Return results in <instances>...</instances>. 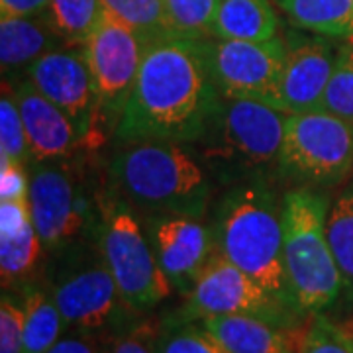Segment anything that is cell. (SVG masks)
Wrapping results in <instances>:
<instances>
[{"label":"cell","mask_w":353,"mask_h":353,"mask_svg":"<svg viewBox=\"0 0 353 353\" xmlns=\"http://www.w3.org/2000/svg\"><path fill=\"white\" fill-rule=\"evenodd\" d=\"M220 104L208 39H157L143 50L138 79L114 132L120 141H194L212 126Z\"/></svg>","instance_id":"6da1fadb"},{"label":"cell","mask_w":353,"mask_h":353,"mask_svg":"<svg viewBox=\"0 0 353 353\" xmlns=\"http://www.w3.org/2000/svg\"><path fill=\"white\" fill-rule=\"evenodd\" d=\"M214 236L218 252L296 310L285 269L283 202L265 181L245 183L228 192L216 212Z\"/></svg>","instance_id":"7a4b0ae2"},{"label":"cell","mask_w":353,"mask_h":353,"mask_svg":"<svg viewBox=\"0 0 353 353\" xmlns=\"http://www.w3.org/2000/svg\"><path fill=\"white\" fill-rule=\"evenodd\" d=\"M122 143L110 161L114 192L148 216H204L210 187L189 153L163 139Z\"/></svg>","instance_id":"3957f363"},{"label":"cell","mask_w":353,"mask_h":353,"mask_svg":"<svg viewBox=\"0 0 353 353\" xmlns=\"http://www.w3.org/2000/svg\"><path fill=\"white\" fill-rule=\"evenodd\" d=\"M328 196L308 187L283 196L285 269L290 296L303 316L322 314L341 296V277L330 250Z\"/></svg>","instance_id":"277c9868"},{"label":"cell","mask_w":353,"mask_h":353,"mask_svg":"<svg viewBox=\"0 0 353 353\" xmlns=\"http://www.w3.org/2000/svg\"><path fill=\"white\" fill-rule=\"evenodd\" d=\"M99 196V222L94 238L118 290L130 310L145 312L171 294V283L159 267L148 232L134 208L118 192Z\"/></svg>","instance_id":"5b68a950"},{"label":"cell","mask_w":353,"mask_h":353,"mask_svg":"<svg viewBox=\"0 0 353 353\" xmlns=\"http://www.w3.org/2000/svg\"><path fill=\"white\" fill-rule=\"evenodd\" d=\"M277 161L289 179L336 185L353 169V124L324 110L289 114Z\"/></svg>","instance_id":"8992f818"},{"label":"cell","mask_w":353,"mask_h":353,"mask_svg":"<svg viewBox=\"0 0 353 353\" xmlns=\"http://www.w3.org/2000/svg\"><path fill=\"white\" fill-rule=\"evenodd\" d=\"M32 220L46 252L71 248L87 228H97L99 196H88L83 176L65 161H39L30 175Z\"/></svg>","instance_id":"52a82bcc"},{"label":"cell","mask_w":353,"mask_h":353,"mask_svg":"<svg viewBox=\"0 0 353 353\" xmlns=\"http://www.w3.org/2000/svg\"><path fill=\"white\" fill-rule=\"evenodd\" d=\"M185 312L192 318L206 316H253L287 328L310 316L299 314L243 273L220 252L201 271L187 294Z\"/></svg>","instance_id":"ba28073f"},{"label":"cell","mask_w":353,"mask_h":353,"mask_svg":"<svg viewBox=\"0 0 353 353\" xmlns=\"http://www.w3.org/2000/svg\"><path fill=\"white\" fill-rule=\"evenodd\" d=\"M83 48L97 88L99 114L118 126L138 79L145 43L130 26L104 10Z\"/></svg>","instance_id":"9c48e42d"},{"label":"cell","mask_w":353,"mask_h":353,"mask_svg":"<svg viewBox=\"0 0 353 353\" xmlns=\"http://www.w3.org/2000/svg\"><path fill=\"white\" fill-rule=\"evenodd\" d=\"M210 69L220 94L250 99L279 108V87L287 43L279 36L265 41L208 39Z\"/></svg>","instance_id":"30bf717a"},{"label":"cell","mask_w":353,"mask_h":353,"mask_svg":"<svg viewBox=\"0 0 353 353\" xmlns=\"http://www.w3.org/2000/svg\"><path fill=\"white\" fill-rule=\"evenodd\" d=\"M26 77L71 118L81 141L87 138L99 116V101L85 48L63 43L48 51L34 61Z\"/></svg>","instance_id":"8fae6325"},{"label":"cell","mask_w":353,"mask_h":353,"mask_svg":"<svg viewBox=\"0 0 353 353\" xmlns=\"http://www.w3.org/2000/svg\"><path fill=\"white\" fill-rule=\"evenodd\" d=\"M51 294L65 326L71 330L108 328L118 320L122 306L128 308L102 255L101 259L71 265L53 283Z\"/></svg>","instance_id":"7c38bea8"},{"label":"cell","mask_w":353,"mask_h":353,"mask_svg":"<svg viewBox=\"0 0 353 353\" xmlns=\"http://www.w3.org/2000/svg\"><path fill=\"white\" fill-rule=\"evenodd\" d=\"M145 232L171 287L189 294L201 271L218 252L214 228L192 216H148Z\"/></svg>","instance_id":"4fadbf2b"},{"label":"cell","mask_w":353,"mask_h":353,"mask_svg":"<svg viewBox=\"0 0 353 353\" xmlns=\"http://www.w3.org/2000/svg\"><path fill=\"white\" fill-rule=\"evenodd\" d=\"M289 114L250 99L222 97L216 114L222 152L248 165H267L279 159Z\"/></svg>","instance_id":"5bb4252c"},{"label":"cell","mask_w":353,"mask_h":353,"mask_svg":"<svg viewBox=\"0 0 353 353\" xmlns=\"http://www.w3.org/2000/svg\"><path fill=\"white\" fill-rule=\"evenodd\" d=\"M336 59L338 46L324 36L294 39L289 43L279 87V110L287 114L318 110Z\"/></svg>","instance_id":"9a60e30c"},{"label":"cell","mask_w":353,"mask_h":353,"mask_svg":"<svg viewBox=\"0 0 353 353\" xmlns=\"http://www.w3.org/2000/svg\"><path fill=\"white\" fill-rule=\"evenodd\" d=\"M12 90L24 122L30 153L36 163L63 159L75 150L81 136L59 106L46 99L28 77H18L12 83Z\"/></svg>","instance_id":"2e32d148"},{"label":"cell","mask_w":353,"mask_h":353,"mask_svg":"<svg viewBox=\"0 0 353 353\" xmlns=\"http://www.w3.org/2000/svg\"><path fill=\"white\" fill-rule=\"evenodd\" d=\"M312 318L287 328L253 316H206L201 322L228 353H303Z\"/></svg>","instance_id":"e0dca14e"},{"label":"cell","mask_w":353,"mask_h":353,"mask_svg":"<svg viewBox=\"0 0 353 353\" xmlns=\"http://www.w3.org/2000/svg\"><path fill=\"white\" fill-rule=\"evenodd\" d=\"M48 12L36 16H0V65L8 79H18L48 51L63 46Z\"/></svg>","instance_id":"ac0fdd59"},{"label":"cell","mask_w":353,"mask_h":353,"mask_svg":"<svg viewBox=\"0 0 353 353\" xmlns=\"http://www.w3.org/2000/svg\"><path fill=\"white\" fill-rule=\"evenodd\" d=\"M279 18L269 0H222L212 38L265 41L277 36Z\"/></svg>","instance_id":"d6986e66"},{"label":"cell","mask_w":353,"mask_h":353,"mask_svg":"<svg viewBox=\"0 0 353 353\" xmlns=\"http://www.w3.org/2000/svg\"><path fill=\"white\" fill-rule=\"evenodd\" d=\"M289 22L324 38L353 36V0H275Z\"/></svg>","instance_id":"ffe728a7"},{"label":"cell","mask_w":353,"mask_h":353,"mask_svg":"<svg viewBox=\"0 0 353 353\" xmlns=\"http://www.w3.org/2000/svg\"><path fill=\"white\" fill-rule=\"evenodd\" d=\"M24 352L48 353L63 336L65 320L53 294L46 289L24 287Z\"/></svg>","instance_id":"44dd1931"},{"label":"cell","mask_w":353,"mask_h":353,"mask_svg":"<svg viewBox=\"0 0 353 353\" xmlns=\"http://www.w3.org/2000/svg\"><path fill=\"white\" fill-rule=\"evenodd\" d=\"M326 234L340 271L341 296L353 308V187L343 190L330 206Z\"/></svg>","instance_id":"7402d4cb"},{"label":"cell","mask_w":353,"mask_h":353,"mask_svg":"<svg viewBox=\"0 0 353 353\" xmlns=\"http://www.w3.org/2000/svg\"><path fill=\"white\" fill-rule=\"evenodd\" d=\"M43 250L34 224L14 236H0V277L4 290L16 285H30Z\"/></svg>","instance_id":"603a6c76"},{"label":"cell","mask_w":353,"mask_h":353,"mask_svg":"<svg viewBox=\"0 0 353 353\" xmlns=\"http://www.w3.org/2000/svg\"><path fill=\"white\" fill-rule=\"evenodd\" d=\"M157 353H228L226 347L204 328L199 318L185 310L159 322L155 336Z\"/></svg>","instance_id":"cb8c5ba5"},{"label":"cell","mask_w":353,"mask_h":353,"mask_svg":"<svg viewBox=\"0 0 353 353\" xmlns=\"http://www.w3.org/2000/svg\"><path fill=\"white\" fill-rule=\"evenodd\" d=\"M222 0H163L171 38L208 39Z\"/></svg>","instance_id":"d4e9b609"},{"label":"cell","mask_w":353,"mask_h":353,"mask_svg":"<svg viewBox=\"0 0 353 353\" xmlns=\"http://www.w3.org/2000/svg\"><path fill=\"white\" fill-rule=\"evenodd\" d=\"M106 12L128 24L145 46L171 38L163 0H101Z\"/></svg>","instance_id":"484cf974"},{"label":"cell","mask_w":353,"mask_h":353,"mask_svg":"<svg viewBox=\"0 0 353 353\" xmlns=\"http://www.w3.org/2000/svg\"><path fill=\"white\" fill-rule=\"evenodd\" d=\"M104 6L101 0H50L48 16L65 43L83 46L101 22Z\"/></svg>","instance_id":"4316f807"},{"label":"cell","mask_w":353,"mask_h":353,"mask_svg":"<svg viewBox=\"0 0 353 353\" xmlns=\"http://www.w3.org/2000/svg\"><path fill=\"white\" fill-rule=\"evenodd\" d=\"M353 124V36L341 39L338 59L330 77L320 108Z\"/></svg>","instance_id":"83f0119b"},{"label":"cell","mask_w":353,"mask_h":353,"mask_svg":"<svg viewBox=\"0 0 353 353\" xmlns=\"http://www.w3.org/2000/svg\"><path fill=\"white\" fill-rule=\"evenodd\" d=\"M32 159L24 122L10 83L4 81L0 99V161L28 163Z\"/></svg>","instance_id":"f1b7e54d"},{"label":"cell","mask_w":353,"mask_h":353,"mask_svg":"<svg viewBox=\"0 0 353 353\" xmlns=\"http://www.w3.org/2000/svg\"><path fill=\"white\" fill-rule=\"evenodd\" d=\"M303 353H353V340L330 318L314 314Z\"/></svg>","instance_id":"f546056e"},{"label":"cell","mask_w":353,"mask_h":353,"mask_svg":"<svg viewBox=\"0 0 353 353\" xmlns=\"http://www.w3.org/2000/svg\"><path fill=\"white\" fill-rule=\"evenodd\" d=\"M24 352V304L10 292H2L0 301V353Z\"/></svg>","instance_id":"4dcf8cb0"},{"label":"cell","mask_w":353,"mask_h":353,"mask_svg":"<svg viewBox=\"0 0 353 353\" xmlns=\"http://www.w3.org/2000/svg\"><path fill=\"white\" fill-rule=\"evenodd\" d=\"M0 201H30V175L24 163L0 161Z\"/></svg>","instance_id":"1f68e13d"},{"label":"cell","mask_w":353,"mask_h":353,"mask_svg":"<svg viewBox=\"0 0 353 353\" xmlns=\"http://www.w3.org/2000/svg\"><path fill=\"white\" fill-rule=\"evenodd\" d=\"M157 328H159V324L155 328H152L150 324L132 328L112 341L108 353H157L155 352Z\"/></svg>","instance_id":"d6a6232c"},{"label":"cell","mask_w":353,"mask_h":353,"mask_svg":"<svg viewBox=\"0 0 353 353\" xmlns=\"http://www.w3.org/2000/svg\"><path fill=\"white\" fill-rule=\"evenodd\" d=\"M34 224L30 201H0V236H14Z\"/></svg>","instance_id":"836d02e7"},{"label":"cell","mask_w":353,"mask_h":353,"mask_svg":"<svg viewBox=\"0 0 353 353\" xmlns=\"http://www.w3.org/2000/svg\"><path fill=\"white\" fill-rule=\"evenodd\" d=\"M48 353H102L97 338L87 330H73L59 338Z\"/></svg>","instance_id":"e575fe53"},{"label":"cell","mask_w":353,"mask_h":353,"mask_svg":"<svg viewBox=\"0 0 353 353\" xmlns=\"http://www.w3.org/2000/svg\"><path fill=\"white\" fill-rule=\"evenodd\" d=\"M48 8L50 0H0V16H36Z\"/></svg>","instance_id":"d590c367"},{"label":"cell","mask_w":353,"mask_h":353,"mask_svg":"<svg viewBox=\"0 0 353 353\" xmlns=\"http://www.w3.org/2000/svg\"><path fill=\"white\" fill-rule=\"evenodd\" d=\"M336 324H338V328H340L347 338H352L353 340V316L345 318V320H341V322H336Z\"/></svg>","instance_id":"8d00e7d4"}]
</instances>
